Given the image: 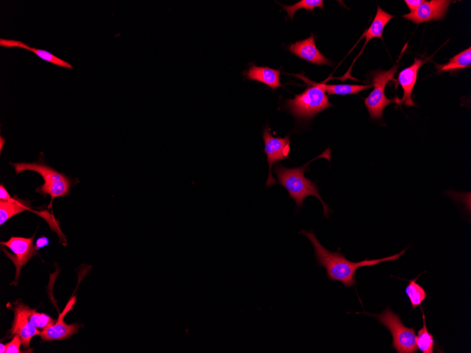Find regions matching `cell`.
Wrapping results in <instances>:
<instances>
[{
	"label": "cell",
	"instance_id": "obj_18",
	"mask_svg": "<svg viewBox=\"0 0 471 353\" xmlns=\"http://www.w3.org/2000/svg\"><path fill=\"white\" fill-rule=\"evenodd\" d=\"M471 66V48L468 47L464 51L451 58L446 64H436L438 72L461 70Z\"/></svg>",
	"mask_w": 471,
	"mask_h": 353
},
{
	"label": "cell",
	"instance_id": "obj_17",
	"mask_svg": "<svg viewBox=\"0 0 471 353\" xmlns=\"http://www.w3.org/2000/svg\"><path fill=\"white\" fill-rule=\"evenodd\" d=\"M29 210L28 202L12 198L10 200H0V225H3L14 216Z\"/></svg>",
	"mask_w": 471,
	"mask_h": 353
},
{
	"label": "cell",
	"instance_id": "obj_10",
	"mask_svg": "<svg viewBox=\"0 0 471 353\" xmlns=\"http://www.w3.org/2000/svg\"><path fill=\"white\" fill-rule=\"evenodd\" d=\"M34 311L23 304L17 305L14 309L15 317L11 333L21 338L22 344L25 348L30 347V342L34 337L41 334L30 319Z\"/></svg>",
	"mask_w": 471,
	"mask_h": 353
},
{
	"label": "cell",
	"instance_id": "obj_14",
	"mask_svg": "<svg viewBox=\"0 0 471 353\" xmlns=\"http://www.w3.org/2000/svg\"><path fill=\"white\" fill-rule=\"evenodd\" d=\"M242 73L244 80L264 84L271 89L283 87L280 82L281 71L279 69L251 64Z\"/></svg>",
	"mask_w": 471,
	"mask_h": 353
},
{
	"label": "cell",
	"instance_id": "obj_20",
	"mask_svg": "<svg viewBox=\"0 0 471 353\" xmlns=\"http://www.w3.org/2000/svg\"><path fill=\"white\" fill-rule=\"evenodd\" d=\"M423 313L424 326L422 329L417 332L416 337V344L418 350H420L423 353H433L435 346V339L433 335L428 331L426 322V316L424 309L421 308Z\"/></svg>",
	"mask_w": 471,
	"mask_h": 353
},
{
	"label": "cell",
	"instance_id": "obj_1",
	"mask_svg": "<svg viewBox=\"0 0 471 353\" xmlns=\"http://www.w3.org/2000/svg\"><path fill=\"white\" fill-rule=\"evenodd\" d=\"M305 236L314 248V254L318 265L325 269L330 281L338 282L345 288H352L356 285V271L361 267L375 266L385 262H393L403 256L406 249L400 254L382 259L369 260L367 259L354 263L347 259L340 252H331L326 249L318 240L312 231L303 230L300 233Z\"/></svg>",
	"mask_w": 471,
	"mask_h": 353
},
{
	"label": "cell",
	"instance_id": "obj_23",
	"mask_svg": "<svg viewBox=\"0 0 471 353\" xmlns=\"http://www.w3.org/2000/svg\"><path fill=\"white\" fill-rule=\"evenodd\" d=\"M30 319L31 323L41 332L45 330L50 326L54 325L56 321L49 316L43 313H38L35 310L31 315Z\"/></svg>",
	"mask_w": 471,
	"mask_h": 353
},
{
	"label": "cell",
	"instance_id": "obj_28",
	"mask_svg": "<svg viewBox=\"0 0 471 353\" xmlns=\"http://www.w3.org/2000/svg\"><path fill=\"white\" fill-rule=\"evenodd\" d=\"M0 352L6 353V345L3 343L0 344Z\"/></svg>",
	"mask_w": 471,
	"mask_h": 353
},
{
	"label": "cell",
	"instance_id": "obj_11",
	"mask_svg": "<svg viewBox=\"0 0 471 353\" xmlns=\"http://www.w3.org/2000/svg\"><path fill=\"white\" fill-rule=\"evenodd\" d=\"M316 36L311 34L305 40H299L287 47L288 50L295 56L317 65H332V62L324 56L316 45Z\"/></svg>",
	"mask_w": 471,
	"mask_h": 353
},
{
	"label": "cell",
	"instance_id": "obj_4",
	"mask_svg": "<svg viewBox=\"0 0 471 353\" xmlns=\"http://www.w3.org/2000/svg\"><path fill=\"white\" fill-rule=\"evenodd\" d=\"M11 165L14 166L16 173L25 171H32L41 174L45 184L38 188L36 191L43 195H50L51 204L56 197H65L69 192L72 180L43 162L11 163Z\"/></svg>",
	"mask_w": 471,
	"mask_h": 353
},
{
	"label": "cell",
	"instance_id": "obj_19",
	"mask_svg": "<svg viewBox=\"0 0 471 353\" xmlns=\"http://www.w3.org/2000/svg\"><path fill=\"white\" fill-rule=\"evenodd\" d=\"M418 277L420 276L409 281L405 289V293L411 302L413 310L416 309L417 307L422 306L423 302L428 297L426 290L417 283Z\"/></svg>",
	"mask_w": 471,
	"mask_h": 353
},
{
	"label": "cell",
	"instance_id": "obj_12",
	"mask_svg": "<svg viewBox=\"0 0 471 353\" xmlns=\"http://www.w3.org/2000/svg\"><path fill=\"white\" fill-rule=\"evenodd\" d=\"M76 304V297H73L65 307L64 311L60 314L58 319L54 325L47 328L41 334L43 341H61L66 339L76 334L80 328L78 324H67L64 321L65 316L69 312Z\"/></svg>",
	"mask_w": 471,
	"mask_h": 353
},
{
	"label": "cell",
	"instance_id": "obj_8",
	"mask_svg": "<svg viewBox=\"0 0 471 353\" xmlns=\"http://www.w3.org/2000/svg\"><path fill=\"white\" fill-rule=\"evenodd\" d=\"M34 236L35 235L30 239L12 237L8 241L1 243V245L8 247L14 254V255H10L8 253L6 249H4L8 257L13 261L16 267V281L19 279L22 267L27 264L37 254L38 249L36 246L34 245Z\"/></svg>",
	"mask_w": 471,
	"mask_h": 353
},
{
	"label": "cell",
	"instance_id": "obj_15",
	"mask_svg": "<svg viewBox=\"0 0 471 353\" xmlns=\"http://www.w3.org/2000/svg\"><path fill=\"white\" fill-rule=\"evenodd\" d=\"M393 18V15L386 12L381 9L380 6H378L376 15L371 25V27L367 31H366V32L364 33L363 36L360 39V40L363 37H365V42L359 55L354 61L353 64L362 55L363 49L371 40L374 38H380L383 40L382 36L384 27H386V25Z\"/></svg>",
	"mask_w": 471,
	"mask_h": 353
},
{
	"label": "cell",
	"instance_id": "obj_6",
	"mask_svg": "<svg viewBox=\"0 0 471 353\" xmlns=\"http://www.w3.org/2000/svg\"><path fill=\"white\" fill-rule=\"evenodd\" d=\"M397 71V66H394L388 71H376L372 73L374 89L365 99V106L369 112L371 119H382L385 108L392 103L396 104V98L388 99L386 97L385 87L389 82H397L395 78Z\"/></svg>",
	"mask_w": 471,
	"mask_h": 353
},
{
	"label": "cell",
	"instance_id": "obj_21",
	"mask_svg": "<svg viewBox=\"0 0 471 353\" xmlns=\"http://www.w3.org/2000/svg\"><path fill=\"white\" fill-rule=\"evenodd\" d=\"M283 10L287 13V17L293 20L294 16L297 11L300 10H306L308 12H312L316 8L325 9L324 2L323 0H301L292 5H281Z\"/></svg>",
	"mask_w": 471,
	"mask_h": 353
},
{
	"label": "cell",
	"instance_id": "obj_26",
	"mask_svg": "<svg viewBox=\"0 0 471 353\" xmlns=\"http://www.w3.org/2000/svg\"><path fill=\"white\" fill-rule=\"evenodd\" d=\"M12 198V197L10 196V195L8 193V192L4 187L3 184H2L1 186H0V199L8 201L11 199Z\"/></svg>",
	"mask_w": 471,
	"mask_h": 353
},
{
	"label": "cell",
	"instance_id": "obj_16",
	"mask_svg": "<svg viewBox=\"0 0 471 353\" xmlns=\"http://www.w3.org/2000/svg\"><path fill=\"white\" fill-rule=\"evenodd\" d=\"M0 45L5 47H19L25 49H28L45 61H47L60 67L71 69H73V66L71 64L52 55L49 52L46 51V50L31 47L21 41L2 38L0 39Z\"/></svg>",
	"mask_w": 471,
	"mask_h": 353
},
{
	"label": "cell",
	"instance_id": "obj_7",
	"mask_svg": "<svg viewBox=\"0 0 471 353\" xmlns=\"http://www.w3.org/2000/svg\"><path fill=\"white\" fill-rule=\"evenodd\" d=\"M271 129L266 125L264 130L263 138L265 143L264 153L267 156L269 165V175L266 182V187L275 186L277 182L273 176V167L274 164L282 162L284 160L290 159V136L284 138L273 136Z\"/></svg>",
	"mask_w": 471,
	"mask_h": 353
},
{
	"label": "cell",
	"instance_id": "obj_27",
	"mask_svg": "<svg viewBox=\"0 0 471 353\" xmlns=\"http://www.w3.org/2000/svg\"><path fill=\"white\" fill-rule=\"evenodd\" d=\"M49 243V241L47 239V238L43 236L41 238H39L37 240L36 247L38 250L39 249L43 248L44 247L48 245Z\"/></svg>",
	"mask_w": 471,
	"mask_h": 353
},
{
	"label": "cell",
	"instance_id": "obj_9",
	"mask_svg": "<svg viewBox=\"0 0 471 353\" xmlns=\"http://www.w3.org/2000/svg\"><path fill=\"white\" fill-rule=\"evenodd\" d=\"M452 3L449 0L424 1L415 11L405 14L403 17L416 24L443 20L446 18Z\"/></svg>",
	"mask_w": 471,
	"mask_h": 353
},
{
	"label": "cell",
	"instance_id": "obj_25",
	"mask_svg": "<svg viewBox=\"0 0 471 353\" xmlns=\"http://www.w3.org/2000/svg\"><path fill=\"white\" fill-rule=\"evenodd\" d=\"M424 0H405L404 1L411 12L415 11L424 3Z\"/></svg>",
	"mask_w": 471,
	"mask_h": 353
},
{
	"label": "cell",
	"instance_id": "obj_3",
	"mask_svg": "<svg viewBox=\"0 0 471 353\" xmlns=\"http://www.w3.org/2000/svg\"><path fill=\"white\" fill-rule=\"evenodd\" d=\"M297 77L311 86H308L302 93L295 95V98L286 100V110L297 120L310 121L332 107L321 84L310 81L303 75H298Z\"/></svg>",
	"mask_w": 471,
	"mask_h": 353
},
{
	"label": "cell",
	"instance_id": "obj_24",
	"mask_svg": "<svg viewBox=\"0 0 471 353\" xmlns=\"http://www.w3.org/2000/svg\"><path fill=\"white\" fill-rule=\"evenodd\" d=\"M22 341L18 335H14L13 340L6 345V353H19Z\"/></svg>",
	"mask_w": 471,
	"mask_h": 353
},
{
	"label": "cell",
	"instance_id": "obj_22",
	"mask_svg": "<svg viewBox=\"0 0 471 353\" xmlns=\"http://www.w3.org/2000/svg\"><path fill=\"white\" fill-rule=\"evenodd\" d=\"M321 85L328 95H356L361 91L372 88L371 86H358L349 84L329 85L326 84L325 83H321Z\"/></svg>",
	"mask_w": 471,
	"mask_h": 353
},
{
	"label": "cell",
	"instance_id": "obj_13",
	"mask_svg": "<svg viewBox=\"0 0 471 353\" xmlns=\"http://www.w3.org/2000/svg\"><path fill=\"white\" fill-rule=\"evenodd\" d=\"M424 62L421 59L415 58L413 64L402 70L399 74L398 83L404 90L402 99L396 98V104L406 107H413L415 104L412 99V93L417 79V73Z\"/></svg>",
	"mask_w": 471,
	"mask_h": 353
},
{
	"label": "cell",
	"instance_id": "obj_5",
	"mask_svg": "<svg viewBox=\"0 0 471 353\" xmlns=\"http://www.w3.org/2000/svg\"><path fill=\"white\" fill-rule=\"evenodd\" d=\"M361 314L375 317L387 328L393 338L392 347L398 353H415L418 350L414 328L406 327L402 321L400 317L389 308L385 309L380 315L368 313Z\"/></svg>",
	"mask_w": 471,
	"mask_h": 353
},
{
	"label": "cell",
	"instance_id": "obj_2",
	"mask_svg": "<svg viewBox=\"0 0 471 353\" xmlns=\"http://www.w3.org/2000/svg\"><path fill=\"white\" fill-rule=\"evenodd\" d=\"M330 157L331 151L328 148L317 158L299 167L288 168L280 164L275 165L274 170L278 184L289 193L290 198L295 202L297 210L303 207L307 197L313 196L321 201L324 209V217H329L330 209L321 197L319 188L315 183L306 178L304 173L309 169V165L314 160L325 158L330 161Z\"/></svg>",
	"mask_w": 471,
	"mask_h": 353
}]
</instances>
